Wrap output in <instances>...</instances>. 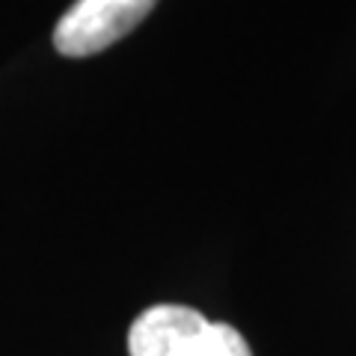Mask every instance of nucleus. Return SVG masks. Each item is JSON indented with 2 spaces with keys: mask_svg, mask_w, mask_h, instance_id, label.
I'll use <instances>...</instances> for the list:
<instances>
[{
  "mask_svg": "<svg viewBox=\"0 0 356 356\" xmlns=\"http://www.w3.org/2000/svg\"><path fill=\"white\" fill-rule=\"evenodd\" d=\"M131 356H252L235 327L214 324L191 306H152L131 324Z\"/></svg>",
  "mask_w": 356,
  "mask_h": 356,
  "instance_id": "f257e3e1",
  "label": "nucleus"
},
{
  "mask_svg": "<svg viewBox=\"0 0 356 356\" xmlns=\"http://www.w3.org/2000/svg\"><path fill=\"white\" fill-rule=\"evenodd\" d=\"M158 0H77L54 27L63 57H92L110 48L146 18Z\"/></svg>",
  "mask_w": 356,
  "mask_h": 356,
  "instance_id": "f03ea898",
  "label": "nucleus"
}]
</instances>
